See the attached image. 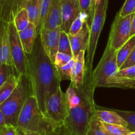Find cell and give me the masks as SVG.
Returning a JSON list of instances; mask_svg holds the SVG:
<instances>
[{"mask_svg": "<svg viewBox=\"0 0 135 135\" xmlns=\"http://www.w3.org/2000/svg\"><path fill=\"white\" fill-rule=\"evenodd\" d=\"M61 1L62 0H52L44 23L43 29L52 30L57 26H61Z\"/></svg>", "mask_w": 135, "mask_h": 135, "instance_id": "obj_15", "label": "cell"}, {"mask_svg": "<svg viewBox=\"0 0 135 135\" xmlns=\"http://www.w3.org/2000/svg\"><path fill=\"white\" fill-rule=\"evenodd\" d=\"M96 2H97V0H92V19H93L94 15L95 9H96Z\"/></svg>", "mask_w": 135, "mask_h": 135, "instance_id": "obj_40", "label": "cell"}, {"mask_svg": "<svg viewBox=\"0 0 135 135\" xmlns=\"http://www.w3.org/2000/svg\"><path fill=\"white\" fill-rule=\"evenodd\" d=\"M95 115L102 123L118 124L127 127V123L115 111L102 109L101 108H98L96 106Z\"/></svg>", "mask_w": 135, "mask_h": 135, "instance_id": "obj_18", "label": "cell"}, {"mask_svg": "<svg viewBox=\"0 0 135 135\" xmlns=\"http://www.w3.org/2000/svg\"><path fill=\"white\" fill-rule=\"evenodd\" d=\"M84 50L80 52L75 58V63L72 68L71 74V84L76 88H79L82 86L86 74V64Z\"/></svg>", "mask_w": 135, "mask_h": 135, "instance_id": "obj_16", "label": "cell"}, {"mask_svg": "<svg viewBox=\"0 0 135 135\" xmlns=\"http://www.w3.org/2000/svg\"><path fill=\"white\" fill-rule=\"evenodd\" d=\"M87 135H111L106 130L100 119L94 115L90 122Z\"/></svg>", "mask_w": 135, "mask_h": 135, "instance_id": "obj_23", "label": "cell"}, {"mask_svg": "<svg viewBox=\"0 0 135 135\" xmlns=\"http://www.w3.org/2000/svg\"><path fill=\"white\" fill-rule=\"evenodd\" d=\"M19 75L15 66L0 64V86L7 80L11 75Z\"/></svg>", "mask_w": 135, "mask_h": 135, "instance_id": "obj_29", "label": "cell"}, {"mask_svg": "<svg viewBox=\"0 0 135 135\" xmlns=\"http://www.w3.org/2000/svg\"><path fill=\"white\" fill-rule=\"evenodd\" d=\"M90 26L87 19H85L83 28L77 34L73 36L68 34L74 59L76 58V56L81 51L83 50L86 51L88 50L90 40Z\"/></svg>", "mask_w": 135, "mask_h": 135, "instance_id": "obj_13", "label": "cell"}, {"mask_svg": "<svg viewBox=\"0 0 135 135\" xmlns=\"http://www.w3.org/2000/svg\"><path fill=\"white\" fill-rule=\"evenodd\" d=\"M133 36H135V13L133 21H132L131 30V37H133Z\"/></svg>", "mask_w": 135, "mask_h": 135, "instance_id": "obj_38", "label": "cell"}, {"mask_svg": "<svg viewBox=\"0 0 135 135\" xmlns=\"http://www.w3.org/2000/svg\"><path fill=\"white\" fill-rule=\"evenodd\" d=\"M117 56V50L107 44L100 62L90 74L91 86L93 88L102 87L103 83L108 78L114 75L119 71Z\"/></svg>", "mask_w": 135, "mask_h": 135, "instance_id": "obj_6", "label": "cell"}, {"mask_svg": "<svg viewBox=\"0 0 135 135\" xmlns=\"http://www.w3.org/2000/svg\"><path fill=\"white\" fill-rule=\"evenodd\" d=\"M33 95L31 83L26 75H21L19 83L13 93L0 105L5 123L17 127L21 111L28 98Z\"/></svg>", "mask_w": 135, "mask_h": 135, "instance_id": "obj_4", "label": "cell"}, {"mask_svg": "<svg viewBox=\"0 0 135 135\" xmlns=\"http://www.w3.org/2000/svg\"><path fill=\"white\" fill-rule=\"evenodd\" d=\"M18 129H19V128H18ZM19 135H24V132H23V131L21 130V132H20Z\"/></svg>", "mask_w": 135, "mask_h": 135, "instance_id": "obj_44", "label": "cell"}, {"mask_svg": "<svg viewBox=\"0 0 135 135\" xmlns=\"http://www.w3.org/2000/svg\"><path fill=\"white\" fill-rule=\"evenodd\" d=\"M85 19H87L86 15L83 13H80L79 17L73 22L72 25H71V28H70V30L68 34L73 36L77 34L81 30L82 28H83V24H84Z\"/></svg>", "mask_w": 135, "mask_h": 135, "instance_id": "obj_31", "label": "cell"}, {"mask_svg": "<svg viewBox=\"0 0 135 135\" xmlns=\"http://www.w3.org/2000/svg\"><path fill=\"white\" fill-rule=\"evenodd\" d=\"M17 127L22 131L36 132L40 135H54L61 129L42 112L33 95L25 102L18 116Z\"/></svg>", "mask_w": 135, "mask_h": 135, "instance_id": "obj_3", "label": "cell"}, {"mask_svg": "<svg viewBox=\"0 0 135 135\" xmlns=\"http://www.w3.org/2000/svg\"><path fill=\"white\" fill-rule=\"evenodd\" d=\"M0 64L14 66L9 38V22L0 19Z\"/></svg>", "mask_w": 135, "mask_h": 135, "instance_id": "obj_12", "label": "cell"}, {"mask_svg": "<svg viewBox=\"0 0 135 135\" xmlns=\"http://www.w3.org/2000/svg\"><path fill=\"white\" fill-rule=\"evenodd\" d=\"M135 46V36L131 37L129 40L125 42L118 50H117V65L119 70L121 67L124 62L126 61L128 57L133 51Z\"/></svg>", "mask_w": 135, "mask_h": 135, "instance_id": "obj_22", "label": "cell"}, {"mask_svg": "<svg viewBox=\"0 0 135 135\" xmlns=\"http://www.w3.org/2000/svg\"><path fill=\"white\" fill-rule=\"evenodd\" d=\"M127 123V128L131 132L135 131V112L133 111L114 110Z\"/></svg>", "mask_w": 135, "mask_h": 135, "instance_id": "obj_30", "label": "cell"}, {"mask_svg": "<svg viewBox=\"0 0 135 135\" xmlns=\"http://www.w3.org/2000/svg\"><path fill=\"white\" fill-rule=\"evenodd\" d=\"M54 135H63V133L61 132V129H60L59 131H58V132H57L56 133L54 134Z\"/></svg>", "mask_w": 135, "mask_h": 135, "instance_id": "obj_42", "label": "cell"}, {"mask_svg": "<svg viewBox=\"0 0 135 135\" xmlns=\"http://www.w3.org/2000/svg\"><path fill=\"white\" fill-rule=\"evenodd\" d=\"M109 0H97L94 15L92 23L90 26V40L87 50V62L86 65V71L92 72L94 58L97 47L98 41L101 33L106 17L107 9Z\"/></svg>", "mask_w": 135, "mask_h": 135, "instance_id": "obj_5", "label": "cell"}, {"mask_svg": "<svg viewBox=\"0 0 135 135\" xmlns=\"http://www.w3.org/2000/svg\"><path fill=\"white\" fill-rule=\"evenodd\" d=\"M73 59V57L69 54L62 52H57V54L55 56L54 64L55 66H63L67 64Z\"/></svg>", "mask_w": 135, "mask_h": 135, "instance_id": "obj_34", "label": "cell"}, {"mask_svg": "<svg viewBox=\"0 0 135 135\" xmlns=\"http://www.w3.org/2000/svg\"><path fill=\"white\" fill-rule=\"evenodd\" d=\"M28 78L31 83L33 95L43 113L47 98L60 87V79L54 62L45 52L40 35L37 37L32 52L26 54Z\"/></svg>", "mask_w": 135, "mask_h": 135, "instance_id": "obj_2", "label": "cell"}, {"mask_svg": "<svg viewBox=\"0 0 135 135\" xmlns=\"http://www.w3.org/2000/svg\"><path fill=\"white\" fill-rule=\"evenodd\" d=\"M52 0H42L41 3V8H40V14L39 21H38V26L36 27L37 33L38 35L40 34L42 29H43L44 23L45 19L48 13L49 9L50 7Z\"/></svg>", "mask_w": 135, "mask_h": 135, "instance_id": "obj_26", "label": "cell"}, {"mask_svg": "<svg viewBox=\"0 0 135 135\" xmlns=\"http://www.w3.org/2000/svg\"><path fill=\"white\" fill-rule=\"evenodd\" d=\"M61 30V26H59L52 30L43 29L39 34L41 42L45 52L49 58L54 63L55 58L59 49V37Z\"/></svg>", "mask_w": 135, "mask_h": 135, "instance_id": "obj_10", "label": "cell"}, {"mask_svg": "<svg viewBox=\"0 0 135 135\" xmlns=\"http://www.w3.org/2000/svg\"><path fill=\"white\" fill-rule=\"evenodd\" d=\"M58 52L65 53L73 56L72 49H71V42L69 38L68 33L63 30H61L60 32Z\"/></svg>", "mask_w": 135, "mask_h": 135, "instance_id": "obj_25", "label": "cell"}, {"mask_svg": "<svg viewBox=\"0 0 135 135\" xmlns=\"http://www.w3.org/2000/svg\"><path fill=\"white\" fill-rule=\"evenodd\" d=\"M13 22L15 25L16 29L18 32L23 30L27 27L30 21H29L28 13L26 8H22L17 13L15 17Z\"/></svg>", "mask_w": 135, "mask_h": 135, "instance_id": "obj_24", "label": "cell"}, {"mask_svg": "<svg viewBox=\"0 0 135 135\" xmlns=\"http://www.w3.org/2000/svg\"><path fill=\"white\" fill-rule=\"evenodd\" d=\"M42 0H26L25 8L27 10L30 22H33L37 27L40 14Z\"/></svg>", "mask_w": 135, "mask_h": 135, "instance_id": "obj_21", "label": "cell"}, {"mask_svg": "<svg viewBox=\"0 0 135 135\" xmlns=\"http://www.w3.org/2000/svg\"><path fill=\"white\" fill-rule=\"evenodd\" d=\"M134 66H135V46L134 48H133V51L131 52V54L129 55V56L128 57V58L126 60V61L124 62L123 64L121 66V67L120 68L119 70L125 69L127 68Z\"/></svg>", "mask_w": 135, "mask_h": 135, "instance_id": "obj_37", "label": "cell"}, {"mask_svg": "<svg viewBox=\"0 0 135 135\" xmlns=\"http://www.w3.org/2000/svg\"><path fill=\"white\" fill-rule=\"evenodd\" d=\"M44 114L57 128L63 127L68 115V103L66 93L62 91L61 87L47 99Z\"/></svg>", "mask_w": 135, "mask_h": 135, "instance_id": "obj_7", "label": "cell"}, {"mask_svg": "<svg viewBox=\"0 0 135 135\" xmlns=\"http://www.w3.org/2000/svg\"><path fill=\"white\" fill-rule=\"evenodd\" d=\"M75 63V59H73L67 64L63 66H55L58 76L61 82L62 80H71L72 68Z\"/></svg>", "mask_w": 135, "mask_h": 135, "instance_id": "obj_27", "label": "cell"}, {"mask_svg": "<svg viewBox=\"0 0 135 135\" xmlns=\"http://www.w3.org/2000/svg\"><path fill=\"white\" fill-rule=\"evenodd\" d=\"M81 13L79 0L61 1V30L69 33L73 22Z\"/></svg>", "mask_w": 135, "mask_h": 135, "instance_id": "obj_11", "label": "cell"}, {"mask_svg": "<svg viewBox=\"0 0 135 135\" xmlns=\"http://www.w3.org/2000/svg\"><path fill=\"white\" fill-rule=\"evenodd\" d=\"M18 34L25 52L30 54L32 52L36 40L38 36L36 25L30 22L26 29L18 32Z\"/></svg>", "mask_w": 135, "mask_h": 135, "instance_id": "obj_17", "label": "cell"}, {"mask_svg": "<svg viewBox=\"0 0 135 135\" xmlns=\"http://www.w3.org/2000/svg\"><path fill=\"white\" fill-rule=\"evenodd\" d=\"M21 130L12 124H5L0 127V135H19Z\"/></svg>", "mask_w": 135, "mask_h": 135, "instance_id": "obj_35", "label": "cell"}, {"mask_svg": "<svg viewBox=\"0 0 135 135\" xmlns=\"http://www.w3.org/2000/svg\"><path fill=\"white\" fill-rule=\"evenodd\" d=\"M117 74L120 76L128 78V79H135V66L119 70Z\"/></svg>", "mask_w": 135, "mask_h": 135, "instance_id": "obj_36", "label": "cell"}, {"mask_svg": "<svg viewBox=\"0 0 135 135\" xmlns=\"http://www.w3.org/2000/svg\"><path fill=\"white\" fill-rule=\"evenodd\" d=\"M118 13L121 17H126L135 13V0H126Z\"/></svg>", "mask_w": 135, "mask_h": 135, "instance_id": "obj_33", "label": "cell"}, {"mask_svg": "<svg viewBox=\"0 0 135 135\" xmlns=\"http://www.w3.org/2000/svg\"><path fill=\"white\" fill-rule=\"evenodd\" d=\"M81 13H84L87 17V21L90 26L92 21V0H79Z\"/></svg>", "mask_w": 135, "mask_h": 135, "instance_id": "obj_32", "label": "cell"}, {"mask_svg": "<svg viewBox=\"0 0 135 135\" xmlns=\"http://www.w3.org/2000/svg\"><path fill=\"white\" fill-rule=\"evenodd\" d=\"M24 135H40V134L36 133V132H30V131H23Z\"/></svg>", "mask_w": 135, "mask_h": 135, "instance_id": "obj_41", "label": "cell"}, {"mask_svg": "<svg viewBox=\"0 0 135 135\" xmlns=\"http://www.w3.org/2000/svg\"><path fill=\"white\" fill-rule=\"evenodd\" d=\"M91 73L86 71L83 83L79 88L71 83L66 91L68 115L61 128L63 135H87L90 122L96 110L94 99L95 89L91 86Z\"/></svg>", "mask_w": 135, "mask_h": 135, "instance_id": "obj_1", "label": "cell"}, {"mask_svg": "<svg viewBox=\"0 0 135 135\" xmlns=\"http://www.w3.org/2000/svg\"><path fill=\"white\" fill-rule=\"evenodd\" d=\"M102 124L104 128L111 135H127L130 132H131V131L127 127H124V126L108 124V123H102Z\"/></svg>", "mask_w": 135, "mask_h": 135, "instance_id": "obj_28", "label": "cell"}, {"mask_svg": "<svg viewBox=\"0 0 135 135\" xmlns=\"http://www.w3.org/2000/svg\"><path fill=\"white\" fill-rule=\"evenodd\" d=\"M26 0H0V19L12 22L18 11L25 8Z\"/></svg>", "mask_w": 135, "mask_h": 135, "instance_id": "obj_14", "label": "cell"}, {"mask_svg": "<svg viewBox=\"0 0 135 135\" xmlns=\"http://www.w3.org/2000/svg\"><path fill=\"white\" fill-rule=\"evenodd\" d=\"M127 135H135V131H134V132H130V133H129V134H127Z\"/></svg>", "mask_w": 135, "mask_h": 135, "instance_id": "obj_43", "label": "cell"}, {"mask_svg": "<svg viewBox=\"0 0 135 135\" xmlns=\"http://www.w3.org/2000/svg\"><path fill=\"white\" fill-rule=\"evenodd\" d=\"M9 38L11 52L15 67L20 75H26L28 77L26 53L22 47L18 31L16 29L13 21L9 22Z\"/></svg>", "mask_w": 135, "mask_h": 135, "instance_id": "obj_9", "label": "cell"}, {"mask_svg": "<svg viewBox=\"0 0 135 135\" xmlns=\"http://www.w3.org/2000/svg\"><path fill=\"white\" fill-rule=\"evenodd\" d=\"M5 117H4V115L3 114L2 111H1L0 109V127L3 126L4 124H5Z\"/></svg>", "mask_w": 135, "mask_h": 135, "instance_id": "obj_39", "label": "cell"}, {"mask_svg": "<svg viewBox=\"0 0 135 135\" xmlns=\"http://www.w3.org/2000/svg\"><path fill=\"white\" fill-rule=\"evenodd\" d=\"M102 87L135 88V79H128L117 75V73L108 78L102 85Z\"/></svg>", "mask_w": 135, "mask_h": 135, "instance_id": "obj_20", "label": "cell"}, {"mask_svg": "<svg viewBox=\"0 0 135 135\" xmlns=\"http://www.w3.org/2000/svg\"><path fill=\"white\" fill-rule=\"evenodd\" d=\"M21 75H11L0 86V105L9 97L19 83Z\"/></svg>", "mask_w": 135, "mask_h": 135, "instance_id": "obj_19", "label": "cell"}, {"mask_svg": "<svg viewBox=\"0 0 135 135\" xmlns=\"http://www.w3.org/2000/svg\"><path fill=\"white\" fill-rule=\"evenodd\" d=\"M134 13L126 17H121L117 13L112 24L109 33L108 43L115 49L118 50L131 38V24Z\"/></svg>", "mask_w": 135, "mask_h": 135, "instance_id": "obj_8", "label": "cell"}]
</instances>
